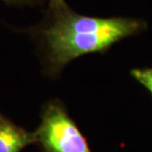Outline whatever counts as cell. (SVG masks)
I'll list each match as a JSON object with an SVG mask.
<instances>
[{
  "instance_id": "7a4b0ae2",
  "label": "cell",
  "mask_w": 152,
  "mask_h": 152,
  "mask_svg": "<svg viewBox=\"0 0 152 152\" xmlns=\"http://www.w3.org/2000/svg\"><path fill=\"white\" fill-rule=\"evenodd\" d=\"M35 133L44 152H91L87 138L58 100L45 105Z\"/></svg>"
},
{
  "instance_id": "8992f818",
  "label": "cell",
  "mask_w": 152,
  "mask_h": 152,
  "mask_svg": "<svg viewBox=\"0 0 152 152\" xmlns=\"http://www.w3.org/2000/svg\"><path fill=\"white\" fill-rule=\"evenodd\" d=\"M65 2V0H48V6H53Z\"/></svg>"
},
{
  "instance_id": "5b68a950",
  "label": "cell",
  "mask_w": 152,
  "mask_h": 152,
  "mask_svg": "<svg viewBox=\"0 0 152 152\" xmlns=\"http://www.w3.org/2000/svg\"><path fill=\"white\" fill-rule=\"evenodd\" d=\"M7 5L18 6V7H25V6H41L45 4V0H0Z\"/></svg>"
},
{
  "instance_id": "277c9868",
  "label": "cell",
  "mask_w": 152,
  "mask_h": 152,
  "mask_svg": "<svg viewBox=\"0 0 152 152\" xmlns=\"http://www.w3.org/2000/svg\"><path fill=\"white\" fill-rule=\"evenodd\" d=\"M130 76L141 84L152 96V66L143 68H133L129 71Z\"/></svg>"
},
{
  "instance_id": "52a82bcc",
  "label": "cell",
  "mask_w": 152,
  "mask_h": 152,
  "mask_svg": "<svg viewBox=\"0 0 152 152\" xmlns=\"http://www.w3.org/2000/svg\"><path fill=\"white\" fill-rule=\"evenodd\" d=\"M2 118H3V117H2V115H0V121H1V120H2Z\"/></svg>"
},
{
  "instance_id": "6da1fadb",
  "label": "cell",
  "mask_w": 152,
  "mask_h": 152,
  "mask_svg": "<svg viewBox=\"0 0 152 152\" xmlns=\"http://www.w3.org/2000/svg\"><path fill=\"white\" fill-rule=\"evenodd\" d=\"M147 28L142 18L89 16L63 2L48 6L44 19L30 33L41 48L47 71L57 75L72 60L90 53H107L115 45Z\"/></svg>"
},
{
  "instance_id": "3957f363",
  "label": "cell",
  "mask_w": 152,
  "mask_h": 152,
  "mask_svg": "<svg viewBox=\"0 0 152 152\" xmlns=\"http://www.w3.org/2000/svg\"><path fill=\"white\" fill-rule=\"evenodd\" d=\"M37 143L36 133L30 132L3 118L0 121V152H21Z\"/></svg>"
}]
</instances>
